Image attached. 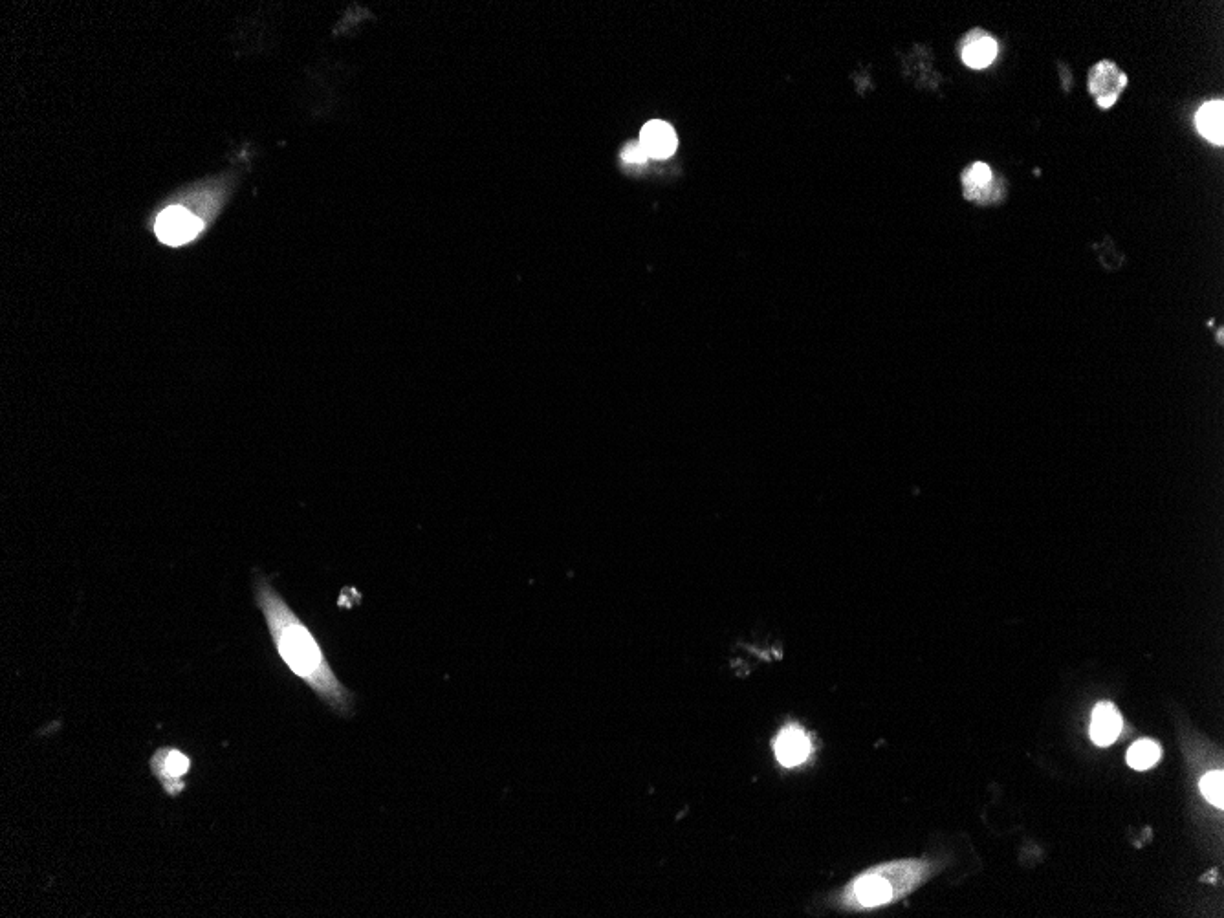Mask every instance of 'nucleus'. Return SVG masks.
Instances as JSON below:
<instances>
[{
  "instance_id": "obj_1",
  "label": "nucleus",
  "mask_w": 1224,
  "mask_h": 918,
  "mask_svg": "<svg viewBox=\"0 0 1224 918\" xmlns=\"http://www.w3.org/2000/svg\"><path fill=\"white\" fill-rule=\"evenodd\" d=\"M255 602L263 612L275 649L288 669L301 678L328 708L341 717L354 715V693L345 688L316 636L263 574L253 580Z\"/></svg>"
},
{
  "instance_id": "obj_2",
  "label": "nucleus",
  "mask_w": 1224,
  "mask_h": 918,
  "mask_svg": "<svg viewBox=\"0 0 1224 918\" xmlns=\"http://www.w3.org/2000/svg\"><path fill=\"white\" fill-rule=\"evenodd\" d=\"M926 865L922 862H898L884 865L860 876L851 886V900L860 908H878L908 893L918 884Z\"/></svg>"
},
{
  "instance_id": "obj_3",
  "label": "nucleus",
  "mask_w": 1224,
  "mask_h": 918,
  "mask_svg": "<svg viewBox=\"0 0 1224 918\" xmlns=\"http://www.w3.org/2000/svg\"><path fill=\"white\" fill-rule=\"evenodd\" d=\"M961 180L964 198L977 206H994L1005 200V180L995 175L992 167L984 162H975L966 167Z\"/></svg>"
},
{
  "instance_id": "obj_4",
  "label": "nucleus",
  "mask_w": 1224,
  "mask_h": 918,
  "mask_svg": "<svg viewBox=\"0 0 1224 918\" xmlns=\"http://www.w3.org/2000/svg\"><path fill=\"white\" fill-rule=\"evenodd\" d=\"M1087 85L1096 105L1109 110L1127 87V76L1113 61H1100L1089 70Z\"/></svg>"
},
{
  "instance_id": "obj_5",
  "label": "nucleus",
  "mask_w": 1224,
  "mask_h": 918,
  "mask_svg": "<svg viewBox=\"0 0 1224 918\" xmlns=\"http://www.w3.org/2000/svg\"><path fill=\"white\" fill-rule=\"evenodd\" d=\"M202 228V220L180 206L165 209L156 220V235L169 246H182L197 239Z\"/></svg>"
},
{
  "instance_id": "obj_6",
  "label": "nucleus",
  "mask_w": 1224,
  "mask_h": 918,
  "mask_svg": "<svg viewBox=\"0 0 1224 918\" xmlns=\"http://www.w3.org/2000/svg\"><path fill=\"white\" fill-rule=\"evenodd\" d=\"M189 765L191 763L187 755L173 748H160L151 759L154 777L162 783V787L171 796L180 794L186 788L184 776L189 772Z\"/></svg>"
},
{
  "instance_id": "obj_7",
  "label": "nucleus",
  "mask_w": 1224,
  "mask_h": 918,
  "mask_svg": "<svg viewBox=\"0 0 1224 918\" xmlns=\"http://www.w3.org/2000/svg\"><path fill=\"white\" fill-rule=\"evenodd\" d=\"M812 752V741L809 733L798 724H787L777 733L774 741V754L777 763L785 768H796L809 759Z\"/></svg>"
},
{
  "instance_id": "obj_8",
  "label": "nucleus",
  "mask_w": 1224,
  "mask_h": 918,
  "mask_svg": "<svg viewBox=\"0 0 1224 918\" xmlns=\"http://www.w3.org/2000/svg\"><path fill=\"white\" fill-rule=\"evenodd\" d=\"M959 50H961L964 65L981 70L994 63L997 57V41L992 33L986 32L983 28H975L962 37Z\"/></svg>"
},
{
  "instance_id": "obj_9",
  "label": "nucleus",
  "mask_w": 1224,
  "mask_h": 918,
  "mask_svg": "<svg viewBox=\"0 0 1224 918\" xmlns=\"http://www.w3.org/2000/svg\"><path fill=\"white\" fill-rule=\"evenodd\" d=\"M640 143L647 156L656 158V160H666L677 151V132L666 121H649L642 129Z\"/></svg>"
},
{
  "instance_id": "obj_10",
  "label": "nucleus",
  "mask_w": 1224,
  "mask_h": 918,
  "mask_svg": "<svg viewBox=\"0 0 1224 918\" xmlns=\"http://www.w3.org/2000/svg\"><path fill=\"white\" fill-rule=\"evenodd\" d=\"M1124 728V719L1120 711L1111 702H1100L1093 710L1091 721V739L1098 746H1109L1115 743Z\"/></svg>"
},
{
  "instance_id": "obj_11",
  "label": "nucleus",
  "mask_w": 1224,
  "mask_h": 918,
  "mask_svg": "<svg viewBox=\"0 0 1224 918\" xmlns=\"http://www.w3.org/2000/svg\"><path fill=\"white\" fill-rule=\"evenodd\" d=\"M1197 129L1208 142L1224 143V103L1221 99L1210 101L1197 112Z\"/></svg>"
},
{
  "instance_id": "obj_12",
  "label": "nucleus",
  "mask_w": 1224,
  "mask_h": 918,
  "mask_svg": "<svg viewBox=\"0 0 1224 918\" xmlns=\"http://www.w3.org/2000/svg\"><path fill=\"white\" fill-rule=\"evenodd\" d=\"M1160 759V746L1155 741L1142 739L1137 741L1127 752V763L1135 770H1148Z\"/></svg>"
},
{
  "instance_id": "obj_13",
  "label": "nucleus",
  "mask_w": 1224,
  "mask_h": 918,
  "mask_svg": "<svg viewBox=\"0 0 1224 918\" xmlns=\"http://www.w3.org/2000/svg\"><path fill=\"white\" fill-rule=\"evenodd\" d=\"M1201 790H1203L1204 798L1210 803H1214L1217 809H1223L1224 805V774L1221 770L1208 772L1201 779Z\"/></svg>"
},
{
  "instance_id": "obj_14",
  "label": "nucleus",
  "mask_w": 1224,
  "mask_h": 918,
  "mask_svg": "<svg viewBox=\"0 0 1224 918\" xmlns=\"http://www.w3.org/2000/svg\"><path fill=\"white\" fill-rule=\"evenodd\" d=\"M622 158L623 162H627V164L642 165L647 162L649 156L645 153L642 143H629L623 149Z\"/></svg>"
}]
</instances>
